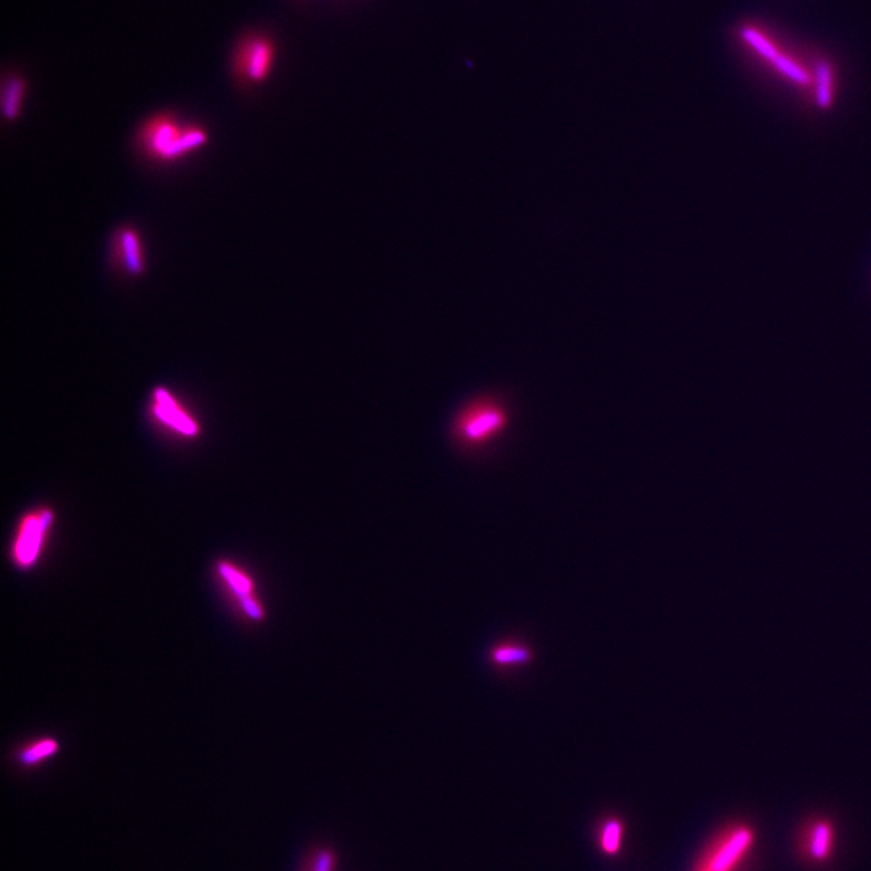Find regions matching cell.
Here are the masks:
<instances>
[{
  "mask_svg": "<svg viewBox=\"0 0 871 871\" xmlns=\"http://www.w3.org/2000/svg\"><path fill=\"white\" fill-rule=\"evenodd\" d=\"M833 847V828L827 822H818L811 830L809 850L816 861L826 859Z\"/></svg>",
  "mask_w": 871,
  "mask_h": 871,
  "instance_id": "cell-12",
  "label": "cell"
},
{
  "mask_svg": "<svg viewBox=\"0 0 871 871\" xmlns=\"http://www.w3.org/2000/svg\"><path fill=\"white\" fill-rule=\"evenodd\" d=\"M812 94L818 107L832 106L835 95V72L832 63L823 57L816 59Z\"/></svg>",
  "mask_w": 871,
  "mask_h": 871,
  "instance_id": "cell-8",
  "label": "cell"
},
{
  "mask_svg": "<svg viewBox=\"0 0 871 871\" xmlns=\"http://www.w3.org/2000/svg\"><path fill=\"white\" fill-rule=\"evenodd\" d=\"M738 38L744 48L769 66L778 76L799 88L813 90L816 60L810 65L794 51L787 48L774 34L755 23H744L738 30Z\"/></svg>",
  "mask_w": 871,
  "mask_h": 871,
  "instance_id": "cell-2",
  "label": "cell"
},
{
  "mask_svg": "<svg viewBox=\"0 0 871 871\" xmlns=\"http://www.w3.org/2000/svg\"><path fill=\"white\" fill-rule=\"evenodd\" d=\"M109 267L119 278L135 281L148 270L146 241L134 224H121L109 240Z\"/></svg>",
  "mask_w": 871,
  "mask_h": 871,
  "instance_id": "cell-4",
  "label": "cell"
},
{
  "mask_svg": "<svg viewBox=\"0 0 871 871\" xmlns=\"http://www.w3.org/2000/svg\"><path fill=\"white\" fill-rule=\"evenodd\" d=\"M699 871H715V870H713V869H711V868H708L707 865H705V864L702 863L701 868H700Z\"/></svg>",
  "mask_w": 871,
  "mask_h": 871,
  "instance_id": "cell-17",
  "label": "cell"
},
{
  "mask_svg": "<svg viewBox=\"0 0 871 871\" xmlns=\"http://www.w3.org/2000/svg\"><path fill=\"white\" fill-rule=\"evenodd\" d=\"M222 574L226 576L227 580L230 582V585L234 587L236 592L242 594V596H246V594L250 593L252 585L251 582L248 581L244 575L238 573L232 567H228V565H223Z\"/></svg>",
  "mask_w": 871,
  "mask_h": 871,
  "instance_id": "cell-15",
  "label": "cell"
},
{
  "mask_svg": "<svg viewBox=\"0 0 871 871\" xmlns=\"http://www.w3.org/2000/svg\"><path fill=\"white\" fill-rule=\"evenodd\" d=\"M506 415L503 409L493 405H482L470 409L461 417L459 430L465 441L483 443L493 438L504 428Z\"/></svg>",
  "mask_w": 871,
  "mask_h": 871,
  "instance_id": "cell-6",
  "label": "cell"
},
{
  "mask_svg": "<svg viewBox=\"0 0 871 871\" xmlns=\"http://www.w3.org/2000/svg\"><path fill=\"white\" fill-rule=\"evenodd\" d=\"M55 743L53 742H44L40 743L39 746L34 747L31 751H28L23 755V759H25L27 764L36 763V761L46 757L55 751Z\"/></svg>",
  "mask_w": 871,
  "mask_h": 871,
  "instance_id": "cell-16",
  "label": "cell"
},
{
  "mask_svg": "<svg viewBox=\"0 0 871 871\" xmlns=\"http://www.w3.org/2000/svg\"><path fill=\"white\" fill-rule=\"evenodd\" d=\"M48 523L49 517L31 518L26 527L23 528L19 545H17V556L22 563H31L36 558L40 536H42L44 527Z\"/></svg>",
  "mask_w": 871,
  "mask_h": 871,
  "instance_id": "cell-10",
  "label": "cell"
},
{
  "mask_svg": "<svg viewBox=\"0 0 871 871\" xmlns=\"http://www.w3.org/2000/svg\"><path fill=\"white\" fill-rule=\"evenodd\" d=\"M337 853L331 847L321 846L310 853L303 871H336Z\"/></svg>",
  "mask_w": 871,
  "mask_h": 871,
  "instance_id": "cell-14",
  "label": "cell"
},
{
  "mask_svg": "<svg viewBox=\"0 0 871 871\" xmlns=\"http://www.w3.org/2000/svg\"><path fill=\"white\" fill-rule=\"evenodd\" d=\"M278 46L269 33L251 31L235 43L230 57V74L241 90L261 88L273 76Z\"/></svg>",
  "mask_w": 871,
  "mask_h": 871,
  "instance_id": "cell-3",
  "label": "cell"
},
{
  "mask_svg": "<svg viewBox=\"0 0 871 871\" xmlns=\"http://www.w3.org/2000/svg\"><path fill=\"white\" fill-rule=\"evenodd\" d=\"M534 659V651L523 642L510 640L501 643L492 651V660L498 667L513 668L528 665Z\"/></svg>",
  "mask_w": 871,
  "mask_h": 871,
  "instance_id": "cell-9",
  "label": "cell"
},
{
  "mask_svg": "<svg viewBox=\"0 0 871 871\" xmlns=\"http://www.w3.org/2000/svg\"><path fill=\"white\" fill-rule=\"evenodd\" d=\"M157 397V413L159 417L166 421L167 424L173 426V428L184 432V434L193 435L195 432V425L192 423V420L188 419L186 415L178 409L175 402L172 401V398L167 395L165 391H158Z\"/></svg>",
  "mask_w": 871,
  "mask_h": 871,
  "instance_id": "cell-11",
  "label": "cell"
},
{
  "mask_svg": "<svg viewBox=\"0 0 871 871\" xmlns=\"http://www.w3.org/2000/svg\"><path fill=\"white\" fill-rule=\"evenodd\" d=\"M210 131L170 111L144 119L135 134V148L148 164L172 166L192 158L210 143Z\"/></svg>",
  "mask_w": 871,
  "mask_h": 871,
  "instance_id": "cell-1",
  "label": "cell"
},
{
  "mask_svg": "<svg viewBox=\"0 0 871 871\" xmlns=\"http://www.w3.org/2000/svg\"><path fill=\"white\" fill-rule=\"evenodd\" d=\"M753 834L746 827H737L714 844L703 864L715 871H734L751 847Z\"/></svg>",
  "mask_w": 871,
  "mask_h": 871,
  "instance_id": "cell-5",
  "label": "cell"
},
{
  "mask_svg": "<svg viewBox=\"0 0 871 871\" xmlns=\"http://www.w3.org/2000/svg\"><path fill=\"white\" fill-rule=\"evenodd\" d=\"M30 90L28 80L20 73L9 72L2 79L0 107L4 123L13 125L20 120L26 98Z\"/></svg>",
  "mask_w": 871,
  "mask_h": 871,
  "instance_id": "cell-7",
  "label": "cell"
},
{
  "mask_svg": "<svg viewBox=\"0 0 871 871\" xmlns=\"http://www.w3.org/2000/svg\"><path fill=\"white\" fill-rule=\"evenodd\" d=\"M622 836H624V827L619 819L609 818L603 824L601 835H599V844L604 853L609 856L616 855L621 849Z\"/></svg>",
  "mask_w": 871,
  "mask_h": 871,
  "instance_id": "cell-13",
  "label": "cell"
}]
</instances>
